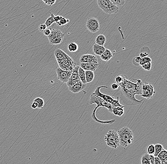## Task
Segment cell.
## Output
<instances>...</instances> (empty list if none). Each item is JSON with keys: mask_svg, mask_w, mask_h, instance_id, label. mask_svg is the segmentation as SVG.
Instances as JSON below:
<instances>
[{"mask_svg": "<svg viewBox=\"0 0 167 164\" xmlns=\"http://www.w3.org/2000/svg\"><path fill=\"white\" fill-rule=\"evenodd\" d=\"M57 78L59 80L63 83H66L71 76L72 71L63 70L59 67L56 68Z\"/></svg>", "mask_w": 167, "mask_h": 164, "instance_id": "8fae6325", "label": "cell"}, {"mask_svg": "<svg viewBox=\"0 0 167 164\" xmlns=\"http://www.w3.org/2000/svg\"><path fill=\"white\" fill-rule=\"evenodd\" d=\"M98 7L106 14H114L118 12L119 8L110 0H97Z\"/></svg>", "mask_w": 167, "mask_h": 164, "instance_id": "5b68a950", "label": "cell"}, {"mask_svg": "<svg viewBox=\"0 0 167 164\" xmlns=\"http://www.w3.org/2000/svg\"><path fill=\"white\" fill-rule=\"evenodd\" d=\"M163 149V146L161 144H156L155 145V152H154V157H157L158 154L161 152Z\"/></svg>", "mask_w": 167, "mask_h": 164, "instance_id": "4316f807", "label": "cell"}, {"mask_svg": "<svg viewBox=\"0 0 167 164\" xmlns=\"http://www.w3.org/2000/svg\"><path fill=\"white\" fill-rule=\"evenodd\" d=\"M69 22V20L65 17H62V18L60 19V21L58 23H57V24L59 26H61L65 25L66 24L68 23Z\"/></svg>", "mask_w": 167, "mask_h": 164, "instance_id": "1f68e13d", "label": "cell"}, {"mask_svg": "<svg viewBox=\"0 0 167 164\" xmlns=\"http://www.w3.org/2000/svg\"><path fill=\"white\" fill-rule=\"evenodd\" d=\"M101 88H107L108 87L106 86H100L97 87L95 89V91L93 92L94 94H96L97 95L100 96L103 100H105V102H107L108 103L112 105L113 107H124V105H121L119 103V97H117V99H115L113 96H110L109 95H105L103 94L100 92V89Z\"/></svg>", "mask_w": 167, "mask_h": 164, "instance_id": "277c9868", "label": "cell"}, {"mask_svg": "<svg viewBox=\"0 0 167 164\" xmlns=\"http://www.w3.org/2000/svg\"><path fill=\"white\" fill-rule=\"evenodd\" d=\"M147 153L149 155H154L155 152V145L152 144L147 148Z\"/></svg>", "mask_w": 167, "mask_h": 164, "instance_id": "83f0119b", "label": "cell"}, {"mask_svg": "<svg viewBox=\"0 0 167 164\" xmlns=\"http://www.w3.org/2000/svg\"><path fill=\"white\" fill-rule=\"evenodd\" d=\"M142 91L143 94L141 95V96L147 99L152 98L155 93L153 85L147 83H143L142 84Z\"/></svg>", "mask_w": 167, "mask_h": 164, "instance_id": "9c48e42d", "label": "cell"}, {"mask_svg": "<svg viewBox=\"0 0 167 164\" xmlns=\"http://www.w3.org/2000/svg\"><path fill=\"white\" fill-rule=\"evenodd\" d=\"M86 86L87 85L86 84H84L81 81H80L72 86L69 87L68 90L72 93L76 94L83 91L86 88Z\"/></svg>", "mask_w": 167, "mask_h": 164, "instance_id": "5bb4252c", "label": "cell"}, {"mask_svg": "<svg viewBox=\"0 0 167 164\" xmlns=\"http://www.w3.org/2000/svg\"><path fill=\"white\" fill-rule=\"evenodd\" d=\"M64 37V34L59 29H51V33L48 38L51 45H58L63 42Z\"/></svg>", "mask_w": 167, "mask_h": 164, "instance_id": "52a82bcc", "label": "cell"}, {"mask_svg": "<svg viewBox=\"0 0 167 164\" xmlns=\"http://www.w3.org/2000/svg\"><path fill=\"white\" fill-rule=\"evenodd\" d=\"M78 73H79V76L81 81L84 84L87 85V82L86 81V77H85V71L82 68H81L79 66V70H78Z\"/></svg>", "mask_w": 167, "mask_h": 164, "instance_id": "cb8c5ba5", "label": "cell"}, {"mask_svg": "<svg viewBox=\"0 0 167 164\" xmlns=\"http://www.w3.org/2000/svg\"><path fill=\"white\" fill-rule=\"evenodd\" d=\"M34 102H36L38 104V108L42 109L44 107L45 103L44 100L41 97H37L34 100Z\"/></svg>", "mask_w": 167, "mask_h": 164, "instance_id": "484cf974", "label": "cell"}, {"mask_svg": "<svg viewBox=\"0 0 167 164\" xmlns=\"http://www.w3.org/2000/svg\"><path fill=\"white\" fill-rule=\"evenodd\" d=\"M117 6H123L125 4L126 0H110Z\"/></svg>", "mask_w": 167, "mask_h": 164, "instance_id": "4dcf8cb0", "label": "cell"}, {"mask_svg": "<svg viewBox=\"0 0 167 164\" xmlns=\"http://www.w3.org/2000/svg\"><path fill=\"white\" fill-rule=\"evenodd\" d=\"M123 80L118 84L121 92V98L123 103L127 105H137L140 104L143 100H137L136 95L143 94L142 82L141 79H135L136 83L131 82L128 79L125 74H122Z\"/></svg>", "mask_w": 167, "mask_h": 164, "instance_id": "6da1fadb", "label": "cell"}, {"mask_svg": "<svg viewBox=\"0 0 167 164\" xmlns=\"http://www.w3.org/2000/svg\"><path fill=\"white\" fill-rule=\"evenodd\" d=\"M158 158L161 162V164H167V151L163 148L162 150L157 156Z\"/></svg>", "mask_w": 167, "mask_h": 164, "instance_id": "ac0fdd59", "label": "cell"}, {"mask_svg": "<svg viewBox=\"0 0 167 164\" xmlns=\"http://www.w3.org/2000/svg\"><path fill=\"white\" fill-rule=\"evenodd\" d=\"M86 27L87 29L91 32L96 33L98 32L100 29L99 20L95 18H89L87 20Z\"/></svg>", "mask_w": 167, "mask_h": 164, "instance_id": "30bf717a", "label": "cell"}, {"mask_svg": "<svg viewBox=\"0 0 167 164\" xmlns=\"http://www.w3.org/2000/svg\"><path fill=\"white\" fill-rule=\"evenodd\" d=\"M149 164H154V156L153 155H149Z\"/></svg>", "mask_w": 167, "mask_h": 164, "instance_id": "74e56055", "label": "cell"}, {"mask_svg": "<svg viewBox=\"0 0 167 164\" xmlns=\"http://www.w3.org/2000/svg\"><path fill=\"white\" fill-rule=\"evenodd\" d=\"M63 17L61 16L60 15H55L54 16V21H55V23H58V22H59L60 21V19L62 18Z\"/></svg>", "mask_w": 167, "mask_h": 164, "instance_id": "ab89813d", "label": "cell"}, {"mask_svg": "<svg viewBox=\"0 0 167 164\" xmlns=\"http://www.w3.org/2000/svg\"><path fill=\"white\" fill-rule=\"evenodd\" d=\"M148 53H146V52H142V53H140V56L141 58H143V57H147V56L148 55Z\"/></svg>", "mask_w": 167, "mask_h": 164, "instance_id": "ee69618b", "label": "cell"}, {"mask_svg": "<svg viewBox=\"0 0 167 164\" xmlns=\"http://www.w3.org/2000/svg\"><path fill=\"white\" fill-rule=\"evenodd\" d=\"M67 49L69 52L74 53L79 49V46L75 42H71L67 45Z\"/></svg>", "mask_w": 167, "mask_h": 164, "instance_id": "603a6c76", "label": "cell"}, {"mask_svg": "<svg viewBox=\"0 0 167 164\" xmlns=\"http://www.w3.org/2000/svg\"><path fill=\"white\" fill-rule=\"evenodd\" d=\"M99 66V63H81L80 67L85 71L90 70L94 71L97 69Z\"/></svg>", "mask_w": 167, "mask_h": 164, "instance_id": "9a60e30c", "label": "cell"}, {"mask_svg": "<svg viewBox=\"0 0 167 164\" xmlns=\"http://www.w3.org/2000/svg\"><path fill=\"white\" fill-rule=\"evenodd\" d=\"M105 141L106 145L113 149H116L120 146V141L117 132L110 129L105 137Z\"/></svg>", "mask_w": 167, "mask_h": 164, "instance_id": "8992f818", "label": "cell"}, {"mask_svg": "<svg viewBox=\"0 0 167 164\" xmlns=\"http://www.w3.org/2000/svg\"><path fill=\"white\" fill-rule=\"evenodd\" d=\"M105 49L106 48L104 46H100L96 43L93 45V52L96 56H101L104 53V51H105Z\"/></svg>", "mask_w": 167, "mask_h": 164, "instance_id": "2e32d148", "label": "cell"}, {"mask_svg": "<svg viewBox=\"0 0 167 164\" xmlns=\"http://www.w3.org/2000/svg\"><path fill=\"white\" fill-rule=\"evenodd\" d=\"M79 67V65H76L73 70L71 76L66 83V85H67L68 87L72 86L75 83H77L78 82L80 81L79 76V73H78Z\"/></svg>", "mask_w": 167, "mask_h": 164, "instance_id": "7c38bea8", "label": "cell"}, {"mask_svg": "<svg viewBox=\"0 0 167 164\" xmlns=\"http://www.w3.org/2000/svg\"><path fill=\"white\" fill-rule=\"evenodd\" d=\"M122 80H123V77H122V74L120 75V76H117V77H115V82L117 84H120V83H121Z\"/></svg>", "mask_w": 167, "mask_h": 164, "instance_id": "e575fe53", "label": "cell"}, {"mask_svg": "<svg viewBox=\"0 0 167 164\" xmlns=\"http://www.w3.org/2000/svg\"><path fill=\"white\" fill-rule=\"evenodd\" d=\"M106 41V38L103 34H100L97 36L95 40V43L100 46H104Z\"/></svg>", "mask_w": 167, "mask_h": 164, "instance_id": "ffe728a7", "label": "cell"}, {"mask_svg": "<svg viewBox=\"0 0 167 164\" xmlns=\"http://www.w3.org/2000/svg\"><path fill=\"white\" fill-rule=\"evenodd\" d=\"M94 103L96 104L97 106L96 107H95L94 110L93 111V113L92 114V117L96 122L101 123L96 117V110L98 107H105V108L108 109V110L109 111L110 113H112L113 109L112 105L107 103V102H105L100 96L97 95L96 94L93 93L90 95V96L89 104L90 105H92Z\"/></svg>", "mask_w": 167, "mask_h": 164, "instance_id": "7a4b0ae2", "label": "cell"}, {"mask_svg": "<svg viewBox=\"0 0 167 164\" xmlns=\"http://www.w3.org/2000/svg\"><path fill=\"white\" fill-rule=\"evenodd\" d=\"M124 107H113L112 113L115 116H121L123 115L124 113Z\"/></svg>", "mask_w": 167, "mask_h": 164, "instance_id": "7402d4cb", "label": "cell"}, {"mask_svg": "<svg viewBox=\"0 0 167 164\" xmlns=\"http://www.w3.org/2000/svg\"><path fill=\"white\" fill-rule=\"evenodd\" d=\"M85 77L87 83H91L95 78V74L92 71H85Z\"/></svg>", "mask_w": 167, "mask_h": 164, "instance_id": "44dd1931", "label": "cell"}, {"mask_svg": "<svg viewBox=\"0 0 167 164\" xmlns=\"http://www.w3.org/2000/svg\"><path fill=\"white\" fill-rule=\"evenodd\" d=\"M100 58L104 61H108L112 58L113 55L110 49L106 48L104 53L100 56Z\"/></svg>", "mask_w": 167, "mask_h": 164, "instance_id": "e0dca14e", "label": "cell"}, {"mask_svg": "<svg viewBox=\"0 0 167 164\" xmlns=\"http://www.w3.org/2000/svg\"><path fill=\"white\" fill-rule=\"evenodd\" d=\"M31 107L32 109H36L38 108V104L36 103V102H33L31 104Z\"/></svg>", "mask_w": 167, "mask_h": 164, "instance_id": "7bdbcfd3", "label": "cell"}, {"mask_svg": "<svg viewBox=\"0 0 167 164\" xmlns=\"http://www.w3.org/2000/svg\"><path fill=\"white\" fill-rule=\"evenodd\" d=\"M141 58L140 57V56H137L135 57L134 58V61H135V63L138 64L139 65V63H140V60H141Z\"/></svg>", "mask_w": 167, "mask_h": 164, "instance_id": "60d3db41", "label": "cell"}, {"mask_svg": "<svg viewBox=\"0 0 167 164\" xmlns=\"http://www.w3.org/2000/svg\"><path fill=\"white\" fill-rule=\"evenodd\" d=\"M148 158H149V154L147 153L144 154L141 158V164H149Z\"/></svg>", "mask_w": 167, "mask_h": 164, "instance_id": "f546056e", "label": "cell"}, {"mask_svg": "<svg viewBox=\"0 0 167 164\" xmlns=\"http://www.w3.org/2000/svg\"><path fill=\"white\" fill-rule=\"evenodd\" d=\"M55 57L56 59H63L64 58H67L69 56L66 54L65 52H64L63 50L58 48L54 51Z\"/></svg>", "mask_w": 167, "mask_h": 164, "instance_id": "d6986e66", "label": "cell"}, {"mask_svg": "<svg viewBox=\"0 0 167 164\" xmlns=\"http://www.w3.org/2000/svg\"><path fill=\"white\" fill-rule=\"evenodd\" d=\"M148 62H152V59L150 57H143V58H141V60H140L139 65L142 66L143 65Z\"/></svg>", "mask_w": 167, "mask_h": 164, "instance_id": "f1b7e54d", "label": "cell"}, {"mask_svg": "<svg viewBox=\"0 0 167 164\" xmlns=\"http://www.w3.org/2000/svg\"><path fill=\"white\" fill-rule=\"evenodd\" d=\"M119 138L120 145L127 147L130 145L134 141L133 131L127 127H124L117 132Z\"/></svg>", "mask_w": 167, "mask_h": 164, "instance_id": "3957f363", "label": "cell"}, {"mask_svg": "<svg viewBox=\"0 0 167 164\" xmlns=\"http://www.w3.org/2000/svg\"><path fill=\"white\" fill-rule=\"evenodd\" d=\"M42 1L49 6H52L55 4L56 0H42Z\"/></svg>", "mask_w": 167, "mask_h": 164, "instance_id": "836d02e7", "label": "cell"}, {"mask_svg": "<svg viewBox=\"0 0 167 164\" xmlns=\"http://www.w3.org/2000/svg\"><path fill=\"white\" fill-rule=\"evenodd\" d=\"M43 32V34H44L45 36L48 37V36H49V35H50V33H51V28H47Z\"/></svg>", "mask_w": 167, "mask_h": 164, "instance_id": "8d00e7d4", "label": "cell"}, {"mask_svg": "<svg viewBox=\"0 0 167 164\" xmlns=\"http://www.w3.org/2000/svg\"><path fill=\"white\" fill-rule=\"evenodd\" d=\"M59 68L61 69L69 71H73L75 67L76 66V63L73 59L68 57L67 58L63 59H57Z\"/></svg>", "mask_w": 167, "mask_h": 164, "instance_id": "ba28073f", "label": "cell"}, {"mask_svg": "<svg viewBox=\"0 0 167 164\" xmlns=\"http://www.w3.org/2000/svg\"><path fill=\"white\" fill-rule=\"evenodd\" d=\"M111 88L113 90H116L119 88L120 87L119 85L116 83H113L111 86Z\"/></svg>", "mask_w": 167, "mask_h": 164, "instance_id": "f35d334b", "label": "cell"}, {"mask_svg": "<svg viewBox=\"0 0 167 164\" xmlns=\"http://www.w3.org/2000/svg\"><path fill=\"white\" fill-rule=\"evenodd\" d=\"M154 164H161V162L157 157H154Z\"/></svg>", "mask_w": 167, "mask_h": 164, "instance_id": "b9f144b4", "label": "cell"}, {"mask_svg": "<svg viewBox=\"0 0 167 164\" xmlns=\"http://www.w3.org/2000/svg\"><path fill=\"white\" fill-rule=\"evenodd\" d=\"M80 63H99L98 59L96 56L92 54H84L81 57L79 60Z\"/></svg>", "mask_w": 167, "mask_h": 164, "instance_id": "4fadbf2b", "label": "cell"}, {"mask_svg": "<svg viewBox=\"0 0 167 164\" xmlns=\"http://www.w3.org/2000/svg\"><path fill=\"white\" fill-rule=\"evenodd\" d=\"M47 28V26H46L45 24H41L38 27V30L41 32H44Z\"/></svg>", "mask_w": 167, "mask_h": 164, "instance_id": "d590c367", "label": "cell"}, {"mask_svg": "<svg viewBox=\"0 0 167 164\" xmlns=\"http://www.w3.org/2000/svg\"><path fill=\"white\" fill-rule=\"evenodd\" d=\"M50 16L47 19V20L45 22V24L46 25L47 28H49V27L53 23H55L54 21V16L55 15L53 13L50 12Z\"/></svg>", "mask_w": 167, "mask_h": 164, "instance_id": "d4e9b609", "label": "cell"}, {"mask_svg": "<svg viewBox=\"0 0 167 164\" xmlns=\"http://www.w3.org/2000/svg\"><path fill=\"white\" fill-rule=\"evenodd\" d=\"M142 67L145 70L149 71L152 68V62H148L142 65Z\"/></svg>", "mask_w": 167, "mask_h": 164, "instance_id": "d6a6232c", "label": "cell"}]
</instances>
